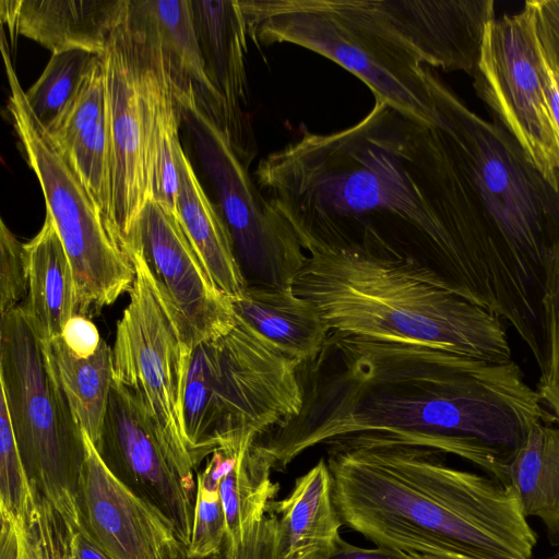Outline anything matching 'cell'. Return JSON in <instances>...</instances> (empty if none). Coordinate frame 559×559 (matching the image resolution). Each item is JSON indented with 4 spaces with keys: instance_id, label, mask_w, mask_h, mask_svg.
<instances>
[{
    "instance_id": "obj_26",
    "label": "cell",
    "mask_w": 559,
    "mask_h": 559,
    "mask_svg": "<svg viewBox=\"0 0 559 559\" xmlns=\"http://www.w3.org/2000/svg\"><path fill=\"white\" fill-rule=\"evenodd\" d=\"M41 344L52 376L95 445L114 383L112 348L103 340L94 355L82 358L67 347L61 336Z\"/></svg>"
},
{
    "instance_id": "obj_35",
    "label": "cell",
    "mask_w": 559,
    "mask_h": 559,
    "mask_svg": "<svg viewBox=\"0 0 559 559\" xmlns=\"http://www.w3.org/2000/svg\"><path fill=\"white\" fill-rule=\"evenodd\" d=\"M61 338L74 355L82 358L94 355L103 341L96 325L81 314H73L68 320Z\"/></svg>"
},
{
    "instance_id": "obj_22",
    "label": "cell",
    "mask_w": 559,
    "mask_h": 559,
    "mask_svg": "<svg viewBox=\"0 0 559 559\" xmlns=\"http://www.w3.org/2000/svg\"><path fill=\"white\" fill-rule=\"evenodd\" d=\"M243 443L219 484L225 513L221 551L226 559H261L262 527L267 507L280 490L269 461L254 444Z\"/></svg>"
},
{
    "instance_id": "obj_31",
    "label": "cell",
    "mask_w": 559,
    "mask_h": 559,
    "mask_svg": "<svg viewBox=\"0 0 559 559\" xmlns=\"http://www.w3.org/2000/svg\"><path fill=\"white\" fill-rule=\"evenodd\" d=\"M41 512L15 442L4 399L0 397V513L31 522Z\"/></svg>"
},
{
    "instance_id": "obj_10",
    "label": "cell",
    "mask_w": 559,
    "mask_h": 559,
    "mask_svg": "<svg viewBox=\"0 0 559 559\" xmlns=\"http://www.w3.org/2000/svg\"><path fill=\"white\" fill-rule=\"evenodd\" d=\"M124 251L134 265L135 280L129 304L117 322L114 381L133 395L167 447L193 463L182 430L183 386L191 347L141 253L132 248Z\"/></svg>"
},
{
    "instance_id": "obj_13",
    "label": "cell",
    "mask_w": 559,
    "mask_h": 559,
    "mask_svg": "<svg viewBox=\"0 0 559 559\" xmlns=\"http://www.w3.org/2000/svg\"><path fill=\"white\" fill-rule=\"evenodd\" d=\"M95 448L109 472L167 518L188 547L197 496L195 466L167 447L133 395L116 381Z\"/></svg>"
},
{
    "instance_id": "obj_2",
    "label": "cell",
    "mask_w": 559,
    "mask_h": 559,
    "mask_svg": "<svg viewBox=\"0 0 559 559\" xmlns=\"http://www.w3.org/2000/svg\"><path fill=\"white\" fill-rule=\"evenodd\" d=\"M254 181L305 250L402 252L455 288L463 263L462 178L439 124L376 99L352 127L302 130L259 162Z\"/></svg>"
},
{
    "instance_id": "obj_4",
    "label": "cell",
    "mask_w": 559,
    "mask_h": 559,
    "mask_svg": "<svg viewBox=\"0 0 559 559\" xmlns=\"http://www.w3.org/2000/svg\"><path fill=\"white\" fill-rule=\"evenodd\" d=\"M306 252L293 289L314 305L331 332L496 362L512 359L504 322L419 259L360 246H312Z\"/></svg>"
},
{
    "instance_id": "obj_19",
    "label": "cell",
    "mask_w": 559,
    "mask_h": 559,
    "mask_svg": "<svg viewBox=\"0 0 559 559\" xmlns=\"http://www.w3.org/2000/svg\"><path fill=\"white\" fill-rule=\"evenodd\" d=\"M129 0H1L0 15L10 31L51 52L82 48L102 53L120 24Z\"/></svg>"
},
{
    "instance_id": "obj_8",
    "label": "cell",
    "mask_w": 559,
    "mask_h": 559,
    "mask_svg": "<svg viewBox=\"0 0 559 559\" xmlns=\"http://www.w3.org/2000/svg\"><path fill=\"white\" fill-rule=\"evenodd\" d=\"M1 52L10 86L8 109L68 253L75 282L74 314L94 317L129 293L134 265L109 222L74 169L29 108L11 62L4 35Z\"/></svg>"
},
{
    "instance_id": "obj_6",
    "label": "cell",
    "mask_w": 559,
    "mask_h": 559,
    "mask_svg": "<svg viewBox=\"0 0 559 559\" xmlns=\"http://www.w3.org/2000/svg\"><path fill=\"white\" fill-rule=\"evenodd\" d=\"M253 43H290L355 74L382 100L433 126L437 109L420 58L368 0H239Z\"/></svg>"
},
{
    "instance_id": "obj_30",
    "label": "cell",
    "mask_w": 559,
    "mask_h": 559,
    "mask_svg": "<svg viewBox=\"0 0 559 559\" xmlns=\"http://www.w3.org/2000/svg\"><path fill=\"white\" fill-rule=\"evenodd\" d=\"M536 391L559 426V241L554 248L542 298V361Z\"/></svg>"
},
{
    "instance_id": "obj_38",
    "label": "cell",
    "mask_w": 559,
    "mask_h": 559,
    "mask_svg": "<svg viewBox=\"0 0 559 559\" xmlns=\"http://www.w3.org/2000/svg\"><path fill=\"white\" fill-rule=\"evenodd\" d=\"M540 72L551 119L559 139V73L550 66L542 49Z\"/></svg>"
},
{
    "instance_id": "obj_36",
    "label": "cell",
    "mask_w": 559,
    "mask_h": 559,
    "mask_svg": "<svg viewBox=\"0 0 559 559\" xmlns=\"http://www.w3.org/2000/svg\"><path fill=\"white\" fill-rule=\"evenodd\" d=\"M329 559H439L436 557L412 554L389 547L376 546L364 548L344 540L338 550Z\"/></svg>"
},
{
    "instance_id": "obj_33",
    "label": "cell",
    "mask_w": 559,
    "mask_h": 559,
    "mask_svg": "<svg viewBox=\"0 0 559 559\" xmlns=\"http://www.w3.org/2000/svg\"><path fill=\"white\" fill-rule=\"evenodd\" d=\"M13 518L17 536L16 559H62L67 536L47 511L43 510L31 522Z\"/></svg>"
},
{
    "instance_id": "obj_32",
    "label": "cell",
    "mask_w": 559,
    "mask_h": 559,
    "mask_svg": "<svg viewBox=\"0 0 559 559\" xmlns=\"http://www.w3.org/2000/svg\"><path fill=\"white\" fill-rule=\"evenodd\" d=\"M27 263L24 243L5 223H0V313L1 317L21 306L27 295Z\"/></svg>"
},
{
    "instance_id": "obj_34",
    "label": "cell",
    "mask_w": 559,
    "mask_h": 559,
    "mask_svg": "<svg viewBox=\"0 0 559 559\" xmlns=\"http://www.w3.org/2000/svg\"><path fill=\"white\" fill-rule=\"evenodd\" d=\"M536 33L545 57L559 73V0H533Z\"/></svg>"
},
{
    "instance_id": "obj_25",
    "label": "cell",
    "mask_w": 559,
    "mask_h": 559,
    "mask_svg": "<svg viewBox=\"0 0 559 559\" xmlns=\"http://www.w3.org/2000/svg\"><path fill=\"white\" fill-rule=\"evenodd\" d=\"M138 3L162 44L174 78L180 83L192 84L204 110L230 139L227 107L206 73L191 1L138 0Z\"/></svg>"
},
{
    "instance_id": "obj_24",
    "label": "cell",
    "mask_w": 559,
    "mask_h": 559,
    "mask_svg": "<svg viewBox=\"0 0 559 559\" xmlns=\"http://www.w3.org/2000/svg\"><path fill=\"white\" fill-rule=\"evenodd\" d=\"M176 163L179 221L218 290L228 298L238 297L248 283L229 230L216 205L207 198L182 146L177 151Z\"/></svg>"
},
{
    "instance_id": "obj_20",
    "label": "cell",
    "mask_w": 559,
    "mask_h": 559,
    "mask_svg": "<svg viewBox=\"0 0 559 559\" xmlns=\"http://www.w3.org/2000/svg\"><path fill=\"white\" fill-rule=\"evenodd\" d=\"M190 1L206 73L226 104L231 144L245 159L241 106L248 102L245 58L249 34L243 12L239 0Z\"/></svg>"
},
{
    "instance_id": "obj_18",
    "label": "cell",
    "mask_w": 559,
    "mask_h": 559,
    "mask_svg": "<svg viewBox=\"0 0 559 559\" xmlns=\"http://www.w3.org/2000/svg\"><path fill=\"white\" fill-rule=\"evenodd\" d=\"M45 128L109 222L110 150L102 53L94 56L74 96Z\"/></svg>"
},
{
    "instance_id": "obj_21",
    "label": "cell",
    "mask_w": 559,
    "mask_h": 559,
    "mask_svg": "<svg viewBox=\"0 0 559 559\" xmlns=\"http://www.w3.org/2000/svg\"><path fill=\"white\" fill-rule=\"evenodd\" d=\"M229 301L236 316L301 367L316 360L329 340L331 331L320 312L293 285L248 284Z\"/></svg>"
},
{
    "instance_id": "obj_3",
    "label": "cell",
    "mask_w": 559,
    "mask_h": 559,
    "mask_svg": "<svg viewBox=\"0 0 559 559\" xmlns=\"http://www.w3.org/2000/svg\"><path fill=\"white\" fill-rule=\"evenodd\" d=\"M324 445L343 524L376 546L439 559H533L537 537L511 484L378 432Z\"/></svg>"
},
{
    "instance_id": "obj_12",
    "label": "cell",
    "mask_w": 559,
    "mask_h": 559,
    "mask_svg": "<svg viewBox=\"0 0 559 559\" xmlns=\"http://www.w3.org/2000/svg\"><path fill=\"white\" fill-rule=\"evenodd\" d=\"M102 58L110 150L109 223L123 246L141 210L151 199L147 169L150 110L142 74L140 32L129 2Z\"/></svg>"
},
{
    "instance_id": "obj_11",
    "label": "cell",
    "mask_w": 559,
    "mask_h": 559,
    "mask_svg": "<svg viewBox=\"0 0 559 559\" xmlns=\"http://www.w3.org/2000/svg\"><path fill=\"white\" fill-rule=\"evenodd\" d=\"M540 52L536 11L533 0H527L521 12L487 25L473 86L492 118L559 192V139L544 90Z\"/></svg>"
},
{
    "instance_id": "obj_37",
    "label": "cell",
    "mask_w": 559,
    "mask_h": 559,
    "mask_svg": "<svg viewBox=\"0 0 559 559\" xmlns=\"http://www.w3.org/2000/svg\"><path fill=\"white\" fill-rule=\"evenodd\" d=\"M62 559H114L87 534L78 532L66 538Z\"/></svg>"
},
{
    "instance_id": "obj_16",
    "label": "cell",
    "mask_w": 559,
    "mask_h": 559,
    "mask_svg": "<svg viewBox=\"0 0 559 559\" xmlns=\"http://www.w3.org/2000/svg\"><path fill=\"white\" fill-rule=\"evenodd\" d=\"M424 64L474 75L493 0H368Z\"/></svg>"
},
{
    "instance_id": "obj_1",
    "label": "cell",
    "mask_w": 559,
    "mask_h": 559,
    "mask_svg": "<svg viewBox=\"0 0 559 559\" xmlns=\"http://www.w3.org/2000/svg\"><path fill=\"white\" fill-rule=\"evenodd\" d=\"M301 373L300 414L261 437L275 471L317 445L378 432L468 461L510 485V466L538 423L554 425L519 364L334 332ZM305 366V365H304Z\"/></svg>"
},
{
    "instance_id": "obj_17",
    "label": "cell",
    "mask_w": 559,
    "mask_h": 559,
    "mask_svg": "<svg viewBox=\"0 0 559 559\" xmlns=\"http://www.w3.org/2000/svg\"><path fill=\"white\" fill-rule=\"evenodd\" d=\"M343 521L328 462L320 459L290 492L270 502L262 527L261 559H329L341 547Z\"/></svg>"
},
{
    "instance_id": "obj_29",
    "label": "cell",
    "mask_w": 559,
    "mask_h": 559,
    "mask_svg": "<svg viewBox=\"0 0 559 559\" xmlns=\"http://www.w3.org/2000/svg\"><path fill=\"white\" fill-rule=\"evenodd\" d=\"M95 55L82 48L52 52L38 80L25 92L29 108L44 127L74 96Z\"/></svg>"
},
{
    "instance_id": "obj_5",
    "label": "cell",
    "mask_w": 559,
    "mask_h": 559,
    "mask_svg": "<svg viewBox=\"0 0 559 559\" xmlns=\"http://www.w3.org/2000/svg\"><path fill=\"white\" fill-rule=\"evenodd\" d=\"M302 406L301 365L238 316L227 332L191 348L182 430L195 467L217 449L284 426Z\"/></svg>"
},
{
    "instance_id": "obj_9",
    "label": "cell",
    "mask_w": 559,
    "mask_h": 559,
    "mask_svg": "<svg viewBox=\"0 0 559 559\" xmlns=\"http://www.w3.org/2000/svg\"><path fill=\"white\" fill-rule=\"evenodd\" d=\"M174 91L247 283L293 285L307 259L298 237L259 190L226 132L202 107L192 84L174 79Z\"/></svg>"
},
{
    "instance_id": "obj_14",
    "label": "cell",
    "mask_w": 559,
    "mask_h": 559,
    "mask_svg": "<svg viewBox=\"0 0 559 559\" xmlns=\"http://www.w3.org/2000/svg\"><path fill=\"white\" fill-rule=\"evenodd\" d=\"M122 247L141 253L191 348L235 324L229 298L215 286L175 212L150 199Z\"/></svg>"
},
{
    "instance_id": "obj_15",
    "label": "cell",
    "mask_w": 559,
    "mask_h": 559,
    "mask_svg": "<svg viewBox=\"0 0 559 559\" xmlns=\"http://www.w3.org/2000/svg\"><path fill=\"white\" fill-rule=\"evenodd\" d=\"M76 506L82 530L114 559H173L188 550L171 522L106 467L83 430Z\"/></svg>"
},
{
    "instance_id": "obj_28",
    "label": "cell",
    "mask_w": 559,
    "mask_h": 559,
    "mask_svg": "<svg viewBox=\"0 0 559 559\" xmlns=\"http://www.w3.org/2000/svg\"><path fill=\"white\" fill-rule=\"evenodd\" d=\"M234 452L217 449L197 474V496L188 555L203 558L221 551L225 536V513L219 492L224 475L235 462Z\"/></svg>"
},
{
    "instance_id": "obj_39",
    "label": "cell",
    "mask_w": 559,
    "mask_h": 559,
    "mask_svg": "<svg viewBox=\"0 0 559 559\" xmlns=\"http://www.w3.org/2000/svg\"><path fill=\"white\" fill-rule=\"evenodd\" d=\"M173 559H226V558L222 551L211 555V556H207V557H203V558H194V557H190L188 555V550H187Z\"/></svg>"
},
{
    "instance_id": "obj_7",
    "label": "cell",
    "mask_w": 559,
    "mask_h": 559,
    "mask_svg": "<svg viewBox=\"0 0 559 559\" xmlns=\"http://www.w3.org/2000/svg\"><path fill=\"white\" fill-rule=\"evenodd\" d=\"M0 386L39 507L67 537L83 532L76 506L85 455L83 429L21 306L1 317Z\"/></svg>"
},
{
    "instance_id": "obj_23",
    "label": "cell",
    "mask_w": 559,
    "mask_h": 559,
    "mask_svg": "<svg viewBox=\"0 0 559 559\" xmlns=\"http://www.w3.org/2000/svg\"><path fill=\"white\" fill-rule=\"evenodd\" d=\"M27 263V295L22 309L41 343L61 336L75 309L72 266L49 214L40 230L24 243Z\"/></svg>"
},
{
    "instance_id": "obj_40",
    "label": "cell",
    "mask_w": 559,
    "mask_h": 559,
    "mask_svg": "<svg viewBox=\"0 0 559 559\" xmlns=\"http://www.w3.org/2000/svg\"><path fill=\"white\" fill-rule=\"evenodd\" d=\"M550 559H559V554L555 555L552 558Z\"/></svg>"
},
{
    "instance_id": "obj_27",
    "label": "cell",
    "mask_w": 559,
    "mask_h": 559,
    "mask_svg": "<svg viewBox=\"0 0 559 559\" xmlns=\"http://www.w3.org/2000/svg\"><path fill=\"white\" fill-rule=\"evenodd\" d=\"M526 518H537L559 546V426L538 423L530 430L509 473Z\"/></svg>"
}]
</instances>
